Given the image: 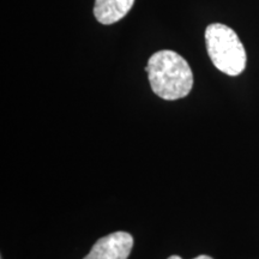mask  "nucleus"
I'll use <instances>...</instances> for the list:
<instances>
[{"label":"nucleus","mask_w":259,"mask_h":259,"mask_svg":"<svg viewBox=\"0 0 259 259\" xmlns=\"http://www.w3.org/2000/svg\"><path fill=\"white\" fill-rule=\"evenodd\" d=\"M145 71L153 92L167 101L183 99L192 90V70L177 52L169 50L156 52L149 58Z\"/></svg>","instance_id":"obj_1"},{"label":"nucleus","mask_w":259,"mask_h":259,"mask_svg":"<svg viewBox=\"0 0 259 259\" xmlns=\"http://www.w3.org/2000/svg\"><path fill=\"white\" fill-rule=\"evenodd\" d=\"M134 247L130 233L114 232L99 239L84 259H127Z\"/></svg>","instance_id":"obj_3"},{"label":"nucleus","mask_w":259,"mask_h":259,"mask_svg":"<svg viewBox=\"0 0 259 259\" xmlns=\"http://www.w3.org/2000/svg\"><path fill=\"white\" fill-rule=\"evenodd\" d=\"M135 0H95L94 16L101 24L116 23L128 14Z\"/></svg>","instance_id":"obj_4"},{"label":"nucleus","mask_w":259,"mask_h":259,"mask_svg":"<svg viewBox=\"0 0 259 259\" xmlns=\"http://www.w3.org/2000/svg\"><path fill=\"white\" fill-rule=\"evenodd\" d=\"M167 259H183V258H181L180 255L173 254V255H170V257H168ZM193 259H213V258H211L210 255H206V254H200V255H198V257H196Z\"/></svg>","instance_id":"obj_5"},{"label":"nucleus","mask_w":259,"mask_h":259,"mask_svg":"<svg viewBox=\"0 0 259 259\" xmlns=\"http://www.w3.org/2000/svg\"><path fill=\"white\" fill-rule=\"evenodd\" d=\"M205 44L213 66L228 74L239 76L246 67V51L236 32L221 23L205 29Z\"/></svg>","instance_id":"obj_2"}]
</instances>
